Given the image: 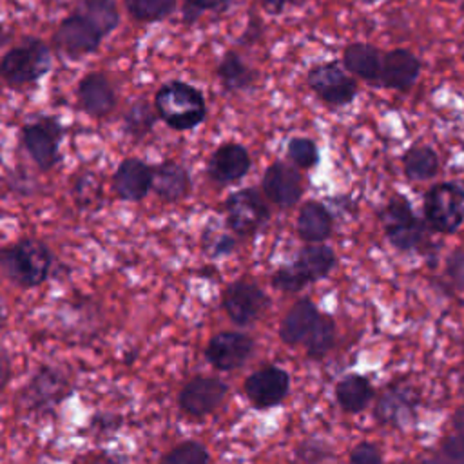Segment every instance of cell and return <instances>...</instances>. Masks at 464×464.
Returning a JSON list of instances; mask_svg holds the SVG:
<instances>
[{"label":"cell","instance_id":"4","mask_svg":"<svg viewBox=\"0 0 464 464\" xmlns=\"http://www.w3.org/2000/svg\"><path fill=\"white\" fill-rule=\"evenodd\" d=\"M424 216L439 232H453L464 219V190L457 183H439L426 192Z\"/></svg>","mask_w":464,"mask_h":464},{"label":"cell","instance_id":"11","mask_svg":"<svg viewBox=\"0 0 464 464\" xmlns=\"http://www.w3.org/2000/svg\"><path fill=\"white\" fill-rule=\"evenodd\" d=\"M60 134V125L53 118H44L24 129V145L40 169L47 170L56 163Z\"/></svg>","mask_w":464,"mask_h":464},{"label":"cell","instance_id":"15","mask_svg":"<svg viewBox=\"0 0 464 464\" xmlns=\"http://www.w3.org/2000/svg\"><path fill=\"white\" fill-rule=\"evenodd\" d=\"M263 190L266 198L279 207H292L299 201L303 185L295 169L286 163H272L263 176Z\"/></svg>","mask_w":464,"mask_h":464},{"label":"cell","instance_id":"6","mask_svg":"<svg viewBox=\"0 0 464 464\" xmlns=\"http://www.w3.org/2000/svg\"><path fill=\"white\" fill-rule=\"evenodd\" d=\"M268 295L254 283L239 279L227 286L223 292V308L232 323L246 326L254 323L268 308Z\"/></svg>","mask_w":464,"mask_h":464},{"label":"cell","instance_id":"42","mask_svg":"<svg viewBox=\"0 0 464 464\" xmlns=\"http://www.w3.org/2000/svg\"><path fill=\"white\" fill-rule=\"evenodd\" d=\"M453 426H455L457 433L464 435V406L457 408V411L453 413Z\"/></svg>","mask_w":464,"mask_h":464},{"label":"cell","instance_id":"27","mask_svg":"<svg viewBox=\"0 0 464 464\" xmlns=\"http://www.w3.org/2000/svg\"><path fill=\"white\" fill-rule=\"evenodd\" d=\"M76 13L82 14L102 34L111 33L118 24V11L112 0H83Z\"/></svg>","mask_w":464,"mask_h":464},{"label":"cell","instance_id":"44","mask_svg":"<svg viewBox=\"0 0 464 464\" xmlns=\"http://www.w3.org/2000/svg\"><path fill=\"white\" fill-rule=\"evenodd\" d=\"M91 464H118V462L112 457H109V455H100Z\"/></svg>","mask_w":464,"mask_h":464},{"label":"cell","instance_id":"3","mask_svg":"<svg viewBox=\"0 0 464 464\" xmlns=\"http://www.w3.org/2000/svg\"><path fill=\"white\" fill-rule=\"evenodd\" d=\"M51 54L40 40H25L2 58V74L13 85L34 82L49 69Z\"/></svg>","mask_w":464,"mask_h":464},{"label":"cell","instance_id":"17","mask_svg":"<svg viewBox=\"0 0 464 464\" xmlns=\"http://www.w3.org/2000/svg\"><path fill=\"white\" fill-rule=\"evenodd\" d=\"M250 169V156L245 147L237 143H225L219 147L210 161H208V174L214 181L227 185L241 179Z\"/></svg>","mask_w":464,"mask_h":464},{"label":"cell","instance_id":"18","mask_svg":"<svg viewBox=\"0 0 464 464\" xmlns=\"http://www.w3.org/2000/svg\"><path fill=\"white\" fill-rule=\"evenodd\" d=\"M114 188L120 198L140 201L152 188V170L138 158H127L114 174Z\"/></svg>","mask_w":464,"mask_h":464},{"label":"cell","instance_id":"28","mask_svg":"<svg viewBox=\"0 0 464 464\" xmlns=\"http://www.w3.org/2000/svg\"><path fill=\"white\" fill-rule=\"evenodd\" d=\"M437 170H439V158L430 147L419 145V147H411L406 152L404 172L410 179H415V181L430 179L437 174Z\"/></svg>","mask_w":464,"mask_h":464},{"label":"cell","instance_id":"26","mask_svg":"<svg viewBox=\"0 0 464 464\" xmlns=\"http://www.w3.org/2000/svg\"><path fill=\"white\" fill-rule=\"evenodd\" d=\"M344 65L348 67V71L366 80L379 78L382 71V60L379 51L368 44L348 45L344 51Z\"/></svg>","mask_w":464,"mask_h":464},{"label":"cell","instance_id":"1","mask_svg":"<svg viewBox=\"0 0 464 464\" xmlns=\"http://www.w3.org/2000/svg\"><path fill=\"white\" fill-rule=\"evenodd\" d=\"M51 250L38 239H20L2 250L4 274L20 286L42 285L51 270Z\"/></svg>","mask_w":464,"mask_h":464},{"label":"cell","instance_id":"32","mask_svg":"<svg viewBox=\"0 0 464 464\" xmlns=\"http://www.w3.org/2000/svg\"><path fill=\"white\" fill-rule=\"evenodd\" d=\"M125 4L130 14L140 20H160L174 7V0H125Z\"/></svg>","mask_w":464,"mask_h":464},{"label":"cell","instance_id":"43","mask_svg":"<svg viewBox=\"0 0 464 464\" xmlns=\"http://www.w3.org/2000/svg\"><path fill=\"white\" fill-rule=\"evenodd\" d=\"M285 4H288V0H263V5H265L270 13H281V9L285 7Z\"/></svg>","mask_w":464,"mask_h":464},{"label":"cell","instance_id":"25","mask_svg":"<svg viewBox=\"0 0 464 464\" xmlns=\"http://www.w3.org/2000/svg\"><path fill=\"white\" fill-rule=\"evenodd\" d=\"M372 395H373V390L370 381L357 373L346 375L335 384L337 402L346 413H357L364 410Z\"/></svg>","mask_w":464,"mask_h":464},{"label":"cell","instance_id":"24","mask_svg":"<svg viewBox=\"0 0 464 464\" xmlns=\"http://www.w3.org/2000/svg\"><path fill=\"white\" fill-rule=\"evenodd\" d=\"M190 188L187 170L172 161H165L152 170V190L165 201L181 199Z\"/></svg>","mask_w":464,"mask_h":464},{"label":"cell","instance_id":"33","mask_svg":"<svg viewBox=\"0 0 464 464\" xmlns=\"http://www.w3.org/2000/svg\"><path fill=\"white\" fill-rule=\"evenodd\" d=\"M288 158L303 169H310L317 163L319 154H317V147L312 140L306 138H294L288 143Z\"/></svg>","mask_w":464,"mask_h":464},{"label":"cell","instance_id":"30","mask_svg":"<svg viewBox=\"0 0 464 464\" xmlns=\"http://www.w3.org/2000/svg\"><path fill=\"white\" fill-rule=\"evenodd\" d=\"M335 341V323L330 315L319 317L312 334L306 339V353L312 359H323L332 350Z\"/></svg>","mask_w":464,"mask_h":464},{"label":"cell","instance_id":"2","mask_svg":"<svg viewBox=\"0 0 464 464\" xmlns=\"http://www.w3.org/2000/svg\"><path fill=\"white\" fill-rule=\"evenodd\" d=\"M156 109L160 118L176 130H188L199 125L207 112L201 92L183 82L163 85L156 92Z\"/></svg>","mask_w":464,"mask_h":464},{"label":"cell","instance_id":"22","mask_svg":"<svg viewBox=\"0 0 464 464\" xmlns=\"http://www.w3.org/2000/svg\"><path fill=\"white\" fill-rule=\"evenodd\" d=\"M82 107L92 116H103L114 107V91L100 72L87 74L78 85Z\"/></svg>","mask_w":464,"mask_h":464},{"label":"cell","instance_id":"38","mask_svg":"<svg viewBox=\"0 0 464 464\" xmlns=\"http://www.w3.org/2000/svg\"><path fill=\"white\" fill-rule=\"evenodd\" d=\"M448 276L453 285L464 288V250H455L448 259Z\"/></svg>","mask_w":464,"mask_h":464},{"label":"cell","instance_id":"41","mask_svg":"<svg viewBox=\"0 0 464 464\" xmlns=\"http://www.w3.org/2000/svg\"><path fill=\"white\" fill-rule=\"evenodd\" d=\"M234 246V239L228 236H219L218 241H214V246H210L208 250H212V256H221V254H228Z\"/></svg>","mask_w":464,"mask_h":464},{"label":"cell","instance_id":"36","mask_svg":"<svg viewBox=\"0 0 464 464\" xmlns=\"http://www.w3.org/2000/svg\"><path fill=\"white\" fill-rule=\"evenodd\" d=\"M444 464H464V435H451L442 442L440 459Z\"/></svg>","mask_w":464,"mask_h":464},{"label":"cell","instance_id":"13","mask_svg":"<svg viewBox=\"0 0 464 464\" xmlns=\"http://www.w3.org/2000/svg\"><path fill=\"white\" fill-rule=\"evenodd\" d=\"M67 393V381L56 368H40V372L27 382L22 402L27 410H45L60 402Z\"/></svg>","mask_w":464,"mask_h":464},{"label":"cell","instance_id":"39","mask_svg":"<svg viewBox=\"0 0 464 464\" xmlns=\"http://www.w3.org/2000/svg\"><path fill=\"white\" fill-rule=\"evenodd\" d=\"M230 0H187L185 7V18L194 20L203 9H221L228 4Z\"/></svg>","mask_w":464,"mask_h":464},{"label":"cell","instance_id":"35","mask_svg":"<svg viewBox=\"0 0 464 464\" xmlns=\"http://www.w3.org/2000/svg\"><path fill=\"white\" fill-rule=\"evenodd\" d=\"M272 285L274 288L283 292H299L301 288L306 286V281L301 277V274L295 270L294 265H283L272 276Z\"/></svg>","mask_w":464,"mask_h":464},{"label":"cell","instance_id":"8","mask_svg":"<svg viewBox=\"0 0 464 464\" xmlns=\"http://www.w3.org/2000/svg\"><path fill=\"white\" fill-rule=\"evenodd\" d=\"M254 352V339L241 332H219L216 334L207 348V361L219 372H230L248 361Z\"/></svg>","mask_w":464,"mask_h":464},{"label":"cell","instance_id":"40","mask_svg":"<svg viewBox=\"0 0 464 464\" xmlns=\"http://www.w3.org/2000/svg\"><path fill=\"white\" fill-rule=\"evenodd\" d=\"M321 450H323V444H321V442H319V444H314V442L306 440V442H303V444L299 446L297 457H299V460H303V462H306V464H315L317 460L324 459V455H326V451L323 453Z\"/></svg>","mask_w":464,"mask_h":464},{"label":"cell","instance_id":"12","mask_svg":"<svg viewBox=\"0 0 464 464\" xmlns=\"http://www.w3.org/2000/svg\"><path fill=\"white\" fill-rule=\"evenodd\" d=\"M308 85L332 105L350 103L355 96V82L335 63L317 65L308 72Z\"/></svg>","mask_w":464,"mask_h":464},{"label":"cell","instance_id":"7","mask_svg":"<svg viewBox=\"0 0 464 464\" xmlns=\"http://www.w3.org/2000/svg\"><path fill=\"white\" fill-rule=\"evenodd\" d=\"M268 219V208L256 188H243L227 199V223L239 236H252Z\"/></svg>","mask_w":464,"mask_h":464},{"label":"cell","instance_id":"47","mask_svg":"<svg viewBox=\"0 0 464 464\" xmlns=\"http://www.w3.org/2000/svg\"><path fill=\"white\" fill-rule=\"evenodd\" d=\"M462 381H464V373H462Z\"/></svg>","mask_w":464,"mask_h":464},{"label":"cell","instance_id":"37","mask_svg":"<svg viewBox=\"0 0 464 464\" xmlns=\"http://www.w3.org/2000/svg\"><path fill=\"white\" fill-rule=\"evenodd\" d=\"M348 464H382L381 451L372 442H361L352 450Z\"/></svg>","mask_w":464,"mask_h":464},{"label":"cell","instance_id":"5","mask_svg":"<svg viewBox=\"0 0 464 464\" xmlns=\"http://www.w3.org/2000/svg\"><path fill=\"white\" fill-rule=\"evenodd\" d=\"M388 241L399 250H413L422 243L424 227L413 216L410 203L402 196H395L381 212Z\"/></svg>","mask_w":464,"mask_h":464},{"label":"cell","instance_id":"20","mask_svg":"<svg viewBox=\"0 0 464 464\" xmlns=\"http://www.w3.org/2000/svg\"><path fill=\"white\" fill-rule=\"evenodd\" d=\"M420 63L406 49H395L388 53L382 60V71H381V80L386 87L406 91L411 87L419 76Z\"/></svg>","mask_w":464,"mask_h":464},{"label":"cell","instance_id":"16","mask_svg":"<svg viewBox=\"0 0 464 464\" xmlns=\"http://www.w3.org/2000/svg\"><path fill=\"white\" fill-rule=\"evenodd\" d=\"M415 404H417V399L410 388L390 386L377 399L373 413L381 424L401 428L413 420Z\"/></svg>","mask_w":464,"mask_h":464},{"label":"cell","instance_id":"19","mask_svg":"<svg viewBox=\"0 0 464 464\" xmlns=\"http://www.w3.org/2000/svg\"><path fill=\"white\" fill-rule=\"evenodd\" d=\"M321 314L317 306L310 299H301L285 314L279 328V335L286 344H301L306 343L314 326L317 324Z\"/></svg>","mask_w":464,"mask_h":464},{"label":"cell","instance_id":"45","mask_svg":"<svg viewBox=\"0 0 464 464\" xmlns=\"http://www.w3.org/2000/svg\"><path fill=\"white\" fill-rule=\"evenodd\" d=\"M2 372H4L2 386H5V382H7V372H9V368H7V357H5V355H4V366H2Z\"/></svg>","mask_w":464,"mask_h":464},{"label":"cell","instance_id":"34","mask_svg":"<svg viewBox=\"0 0 464 464\" xmlns=\"http://www.w3.org/2000/svg\"><path fill=\"white\" fill-rule=\"evenodd\" d=\"M154 123V114L150 112L149 105L143 103V102H136L127 116H125V127L130 134H136V136H141L145 134Z\"/></svg>","mask_w":464,"mask_h":464},{"label":"cell","instance_id":"14","mask_svg":"<svg viewBox=\"0 0 464 464\" xmlns=\"http://www.w3.org/2000/svg\"><path fill=\"white\" fill-rule=\"evenodd\" d=\"M102 36L103 34L96 27H92L82 14L76 13L60 24L54 34V42L67 54L80 56L92 53L98 47Z\"/></svg>","mask_w":464,"mask_h":464},{"label":"cell","instance_id":"31","mask_svg":"<svg viewBox=\"0 0 464 464\" xmlns=\"http://www.w3.org/2000/svg\"><path fill=\"white\" fill-rule=\"evenodd\" d=\"M208 451L201 442L185 440L167 451L160 464H208Z\"/></svg>","mask_w":464,"mask_h":464},{"label":"cell","instance_id":"29","mask_svg":"<svg viewBox=\"0 0 464 464\" xmlns=\"http://www.w3.org/2000/svg\"><path fill=\"white\" fill-rule=\"evenodd\" d=\"M218 76L223 82L227 89H245L252 83L254 74L252 71L243 63V60L236 53H227L223 60L218 65Z\"/></svg>","mask_w":464,"mask_h":464},{"label":"cell","instance_id":"48","mask_svg":"<svg viewBox=\"0 0 464 464\" xmlns=\"http://www.w3.org/2000/svg\"><path fill=\"white\" fill-rule=\"evenodd\" d=\"M370 2H377V0H370Z\"/></svg>","mask_w":464,"mask_h":464},{"label":"cell","instance_id":"46","mask_svg":"<svg viewBox=\"0 0 464 464\" xmlns=\"http://www.w3.org/2000/svg\"><path fill=\"white\" fill-rule=\"evenodd\" d=\"M288 2H290V4H301L303 0H288Z\"/></svg>","mask_w":464,"mask_h":464},{"label":"cell","instance_id":"23","mask_svg":"<svg viewBox=\"0 0 464 464\" xmlns=\"http://www.w3.org/2000/svg\"><path fill=\"white\" fill-rule=\"evenodd\" d=\"M297 232L306 243H323L332 234V216L326 207L306 201L297 216Z\"/></svg>","mask_w":464,"mask_h":464},{"label":"cell","instance_id":"9","mask_svg":"<svg viewBox=\"0 0 464 464\" xmlns=\"http://www.w3.org/2000/svg\"><path fill=\"white\" fill-rule=\"evenodd\" d=\"M243 390L257 408L279 404L290 390V375L279 366H265L245 379Z\"/></svg>","mask_w":464,"mask_h":464},{"label":"cell","instance_id":"21","mask_svg":"<svg viewBox=\"0 0 464 464\" xmlns=\"http://www.w3.org/2000/svg\"><path fill=\"white\" fill-rule=\"evenodd\" d=\"M306 285L324 277L335 265V252L328 245L310 243L299 250L295 261L292 263Z\"/></svg>","mask_w":464,"mask_h":464},{"label":"cell","instance_id":"10","mask_svg":"<svg viewBox=\"0 0 464 464\" xmlns=\"http://www.w3.org/2000/svg\"><path fill=\"white\" fill-rule=\"evenodd\" d=\"M227 395V384L216 377H194L179 392V406L192 417L214 411Z\"/></svg>","mask_w":464,"mask_h":464}]
</instances>
